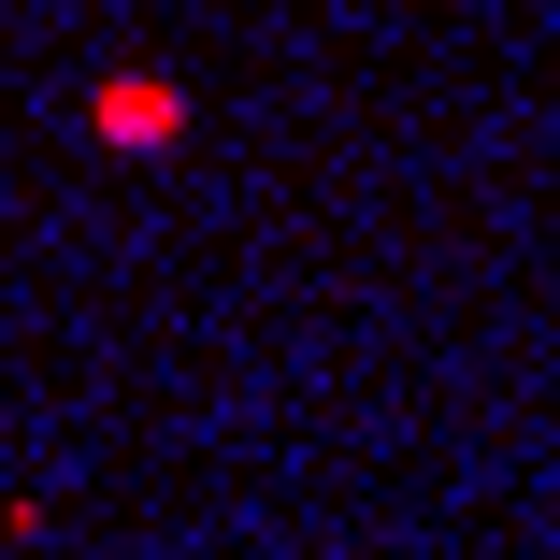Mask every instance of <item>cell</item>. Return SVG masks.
Masks as SVG:
<instances>
[{
  "mask_svg": "<svg viewBox=\"0 0 560 560\" xmlns=\"http://www.w3.org/2000/svg\"><path fill=\"white\" fill-rule=\"evenodd\" d=\"M187 130H201V101H187L173 72H144V58L86 86V144H116V159H173Z\"/></svg>",
  "mask_w": 560,
  "mask_h": 560,
  "instance_id": "cell-1",
  "label": "cell"
}]
</instances>
